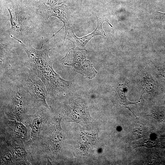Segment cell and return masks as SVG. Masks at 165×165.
I'll return each mask as SVG.
<instances>
[{"label": "cell", "instance_id": "cell-1", "mask_svg": "<svg viewBox=\"0 0 165 165\" xmlns=\"http://www.w3.org/2000/svg\"><path fill=\"white\" fill-rule=\"evenodd\" d=\"M19 42L28 57V62L25 64L43 82L48 95H55L69 86L70 82L62 79L53 69L49 56L50 49L37 50L24 44L20 40Z\"/></svg>", "mask_w": 165, "mask_h": 165}, {"label": "cell", "instance_id": "cell-2", "mask_svg": "<svg viewBox=\"0 0 165 165\" xmlns=\"http://www.w3.org/2000/svg\"><path fill=\"white\" fill-rule=\"evenodd\" d=\"M25 66L14 78L29 93L36 106H43L49 109L46 101L48 93L44 84L30 68Z\"/></svg>", "mask_w": 165, "mask_h": 165}, {"label": "cell", "instance_id": "cell-3", "mask_svg": "<svg viewBox=\"0 0 165 165\" xmlns=\"http://www.w3.org/2000/svg\"><path fill=\"white\" fill-rule=\"evenodd\" d=\"M87 52L86 50L74 46L62 59L61 62L65 65L72 66L75 72L92 79L97 72L90 62L86 59Z\"/></svg>", "mask_w": 165, "mask_h": 165}, {"label": "cell", "instance_id": "cell-4", "mask_svg": "<svg viewBox=\"0 0 165 165\" xmlns=\"http://www.w3.org/2000/svg\"><path fill=\"white\" fill-rule=\"evenodd\" d=\"M97 26L95 30L90 34L82 37L78 38L75 35L72 28L69 29L65 34L64 41L66 37L67 39L72 42L74 46L80 48H84L87 43L93 37L97 35H101L104 37L106 36L105 33L103 29L102 24L105 21L107 22L112 27L109 23L103 19L98 18L96 16Z\"/></svg>", "mask_w": 165, "mask_h": 165}, {"label": "cell", "instance_id": "cell-5", "mask_svg": "<svg viewBox=\"0 0 165 165\" xmlns=\"http://www.w3.org/2000/svg\"><path fill=\"white\" fill-rule=\"evenodd\" d=\"M40 9L39 14L42 17L47 19L52 16H55L62 21L64 26L52 37H53L63 27L65 28V34L71 27L70 26L68 10L66 6L64 5L55 6L48 7L46 6Z\"/></svg>", "mask_w": 165, "mask_h": 165}, {"label": "cell", "instance_id": "cell-6", "mask_svg": "<svg viewBox=\"0 0 165 165\" xmlns=\"http://www.w3.org/2000/svg\"><path fill=\"white\" fill-rule=\"evenodd\" d=\"M8 10L10 16L11 29L18 33H23L26 29L28 20L27 13L18 9L8 8Z\"/></svg>", "mask_w": 165, "mask_h": 165}, {"label": "cell", "instance_id": "cell-7", "mask_svg": "<svg viewBox=\"0 0 165 165\" xmlns=\"http://www.w3.org/2000/svg\"><path fill=\"white\" fill-rule=\"evenodd\" d=\"M144 75L141 82L142 90L144 92H152L154 89L153 80L150 74L147 72Z\"/></svg>", "mask_w": 165, "mask_h": 165}, {"label": "cell", "instance_id": "cell-8", "mask_svg": "<svg viewBox=\"0 0 165 165\" xmlns=\"http://www.w3.org/2000/svg\"><path fill=\"white\" fill-rule=\"evenodd\" d=\"M41 121L38 118H34L30 125L31 129L30 141H33L38 136Z\"/></svg>", "mask_w": 165, "mask_h": 165}, {"label": "cell", "instance_id": "cell-9", "mask_svg": "<svg viewBox=\"0 0 165 165\" xmlns=\"http://www.w3.org/2000/svg\"><path fill=\"white\" fill-rule=\"evenodd\" d=\"M125 86L122 85H119L116 89V92L120 103L125 105L136 103V102H130L127 99L125 94Z\"/></svg>", "mask_w": 165, "mask_h": 165}, {"label": "cell", "instance_id": "cell-10", "mask_svg": "<svg viewBox=\"0 0 165 165\" xmlns=\"http://www.w3.org/2000/svg\"><path fill=\"white\" fill-rule=\"evenodd\" d=\"M15 130L16 134L21 138L25 137L27 134V130L25 126L20 122H16Z\"/></svg>", "mask_w": 165, "mask_h": 165}, {"label": "cell", "instance_id": "cell-11", "mask_svg": "<svg viewBox=\"0 0 165 165\" xmlns=\"http://www.w3.org/2000/svg\"><path fill=\"white\" fill-rule=\"evenodd\" d=\"M14 153L16 156L20 158H23L26 154L25 149L21 147H16L14 149Z\"/></svg>", "mask_w": 165, "mask_h": 165}, {"label": "cell", "instance_id": "cell-12", "mask_svg": "<svg viewBox=\"0 0 165 165\" xmlns=\"http://www.w3.org/2000/svg\"><path fill=\"white\" fill-rule=\"evenodd\" d=\"M158 76L161 79H165V68L156 66Z\"/></svg>", "mask_w": 165, "mask_h": 165}, {"label": "cell", "instance_id": "cell-13", "mask_svg": "<svg viewBox=\"0 0 165 165\" xmlns=\"http://www.w3.org/2000/svg\"><path fill=\"white\" fill-rule=\"evenodd\" d=\"M12 156L11 153L9 152L4 154L1 158L2 161L5 163H9L11 161Z\"/></svg>", "mask_w": 165, "mask_h": 165}, {"label": "cell", "instance_id": "cell-14", "mask_svg": "<svg viewBox=\"0 0 165 165\" xmlns=\"http://www.w3.org/2000/svg\"><path fill=\"white\" fill-rule=\"evenodd\" d=\"M157 12L158 13H159L162 14V16H163V17H164L163 18L165 19V13H160V12Z\"/></svg>", "mask_w": 165, "mask_h": 165}]
</instances>
